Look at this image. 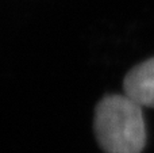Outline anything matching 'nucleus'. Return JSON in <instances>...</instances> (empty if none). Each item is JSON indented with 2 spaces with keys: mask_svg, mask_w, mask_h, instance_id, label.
Segmentation results:
<instances>
[{
  "mask_svg": "<svg viewBox=\"0 0 154 153\" xmlns=\"http://www.w3.org/2000/svg\"><path fill=\"white\" fill-rule=\"evenodd\" d=\"M93 132L104 153H142L147 142L142 106L126 95L109 94L99 100Z\"/></svg>",
  "mask_w": 154,
  "mask_h": 153,
  "instance_id": "f257e3e1",
  "label": "nucleus"
},
{
  "mask_svg": "<svg viewBox=\"0 0 154 153\" xmlns=\"http://www.w3.org/2000/svg\"><path fill=\"white\" fill-rule=\"evenodd\" d=\"M123 91L139 106L154 108V57L128 70L123 79Z\"/></svg>",
  "mask_w": 154,
  "mask_h": 153,
  "instance_id": "f03ea898",
  "label": "nucleus"
}]
</instances>
